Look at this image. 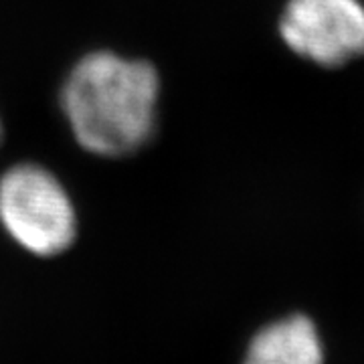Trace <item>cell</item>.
<instances>
[{
  "mask_svg": "<svg viewBox=\"0 0 364 364\" xmlns=\"http://www.w3.org/2000/svg\"><path fill=\"white\" fill-rule=\"evenodd\" d=\"M160 77L152 63L95 51L79 59L61 87L73 138L90 154H134L154 134Z\"/></svg>",
  "mask_w": 364,
  "mask_h": 364,
  "instance_id": "6da1fadb",
  "label": "cell"
},
{
  "mask_svg": "<svg viewBox=\"0 0 364 364\" xmlns=\"http://www.w3.org/2000/svg\"><path fill=\"white\" fill-rule=\"evenodd\" d=\"M0 225L37 257L63 253L77 237V213L63 182L33 162L11 166L0 176Z\"/></svg>",
  "mask_w": 364,
  "mask_h": 364,
  "instance_id": "7a4b0ae2",
  "label": "cell"
},
{
  "mask_svg": "<svg viewBox=\"0 0 364 364\" xmlns=\"http://www.w3.org/2000/svg\"><path fill=\"white\" fill-rule=\"evenodd\" d=\"M279 35L301 59L340 67L364 55V4L360 0H287Z\"/></svg>",
  "mask_w": 364,
  "mask_h": 364,
  "instance_id": "3957f363",
  "label": "cell"
},
{
  "mask_svg": "<svg viewBox=\"0 0 364 364\" xmlns=\"http://www.w3.org/2000/svg\"><path fill=\"white\" fill-rule=\"evenodd\" d=\"M243 364H324L318 330L299 314L277 320L255 334Z\"/></svg>",
  "mask_w": 364,
  "mask_h": 364,
  "instance_id": "277c9868",
  "label": "cell"
},
{
  "mask_svg": "<svg viewBox=\"0 0 364 364\" xmlns=\"http://www.w3.org/2000/svg\"><path fill=\"white\" fill-rule=\"evenodd\" d=\"M0 134H2V128H0Z\"/></svg>",
  "mask_w": 364,
  "mask_h": 364,
  "instance_id": "5b68a950",
  "label": "cell"
}]
</instances>
